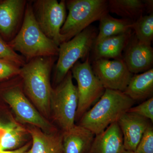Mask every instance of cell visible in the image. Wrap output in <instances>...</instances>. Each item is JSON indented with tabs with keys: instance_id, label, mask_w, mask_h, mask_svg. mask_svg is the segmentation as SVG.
I'll return each mask as SVG.
<instances>
[{
	"instance_id": "1",
	"label": "cell",
	"mask_w": 153,
	"mask_h": 153,
	"mask_svg": "<svg viewBox=\"0 0 153 153\" xmlns=\"http://www.w3.org/2000/svg\"><path fill=\"white\" fill-rule=\"evenodd\" d=\"M53 57H36L21 68L24 89L41 114H50V99L52 89L50 73Z\"/></svg>"
},
{
	"instance_id": "2",
	"label": "cell",
	"mask_w": 153,
	"mask_h": 153,
	"mask_svg": "<svg viewBox=\"0 0 153 153\" xmlns=\"http://www.w3.org/2000/svg\"><path fill=\"white\" fill-rule=\"evenodd\" d=\"M22 27L9 43L15 52H20L30 60L36 57H54L59 52V46L48 38L39 27L30 4H26Z\"/></svg>"
},
{
	"instance_id": "3",
	"label": "cell",
	"mask_w": 153,
	"mask_h": 153,
	"mask_svg": "<svg viewBox=\"0 0 153 153\" xmlns=\"http://www.w3.org/2000/svg\"><path fill=\"white\" fill-rule=\"evenodd\" d=\"M135 101L120 91L105 89L98 101L80 119L79 125L95 135L104 131L133 106Z\"/></svg>"
},
{
	"instance_id": "4",
	"label": "cell",
	"mask_w": 153,
	"mask_h": 153,
	"mask_svg": "<svg viewBox=\"0 0 153 153\" xmlns=\"http://www.w3.org/2000/svg\"><path fill=\"white\" fill-rule=\"evenodd\" d=\"M66 3L68 15L60 32L63 43L108 13V1L106 0H70Z\"/></svg>"
},
{
	"instance_id": "5",
	"label": "cell",
	"mask_w": 153,
	"mask_h": 153,
	"mask_svg": "<svg viewBox=\"0 0 153 153\" xmlns=\"http://www.w3.org/2000/svg\"><path fill=\"white\" fill-rule=\"evenodd\" d=\"M72 79L70 70L57 87L52 89L50 99V111L63 132L75 125L78 97Z\"/></svg>"
},
{
	"instance_id": "6",
	"label": "cell",
	"mask_w": 153,
	"mask_h": 153,
	"mask_svg": "<svg viewBox=\"0 0 153 153\" xmlns=\"http://www.w3.org/2000/svg\"><path fill=\"white\" fill-rule=\"evenodd\" d=\"M97 35L95 28L90 26L71 40L60 44L55 69L56 83L59 84L63 80L79 59L88 56Z\"/></svg>"
},
{
	"instance_id": "7",
	"label": "cell",
	"mask_w": 153,
	"mask_h": 153,
	"mask_svg": "<svg viewBox=\"0 0 153 153\" xmlns=\"http://www.w3.org/2000/svg\"><path fill=\"white\" fill-rule=\"evenodd\" d=\"M88 56L84 62H76L71 68L77 82L78 104L76 118H81L91 106L101 97L105 88L96 76Z\"/></svg>"
},
{
	"instance_id": "8",
	"label": "cell",
	"mask_w": 153,
	"mask_h": 153,
	"mask_svg": "<svg viewBox=\"0 0 153 153\" xmlns=\"http://www.w3.org/2000/svg\"><path fill=\"white\" fill-rule=\"evenodd\" d=\"M33 7L36 21L45 35L59 46L63 43L60 30L66 18V1L38 0Z\"/></svg>"
},
{
	"instance_id": "9",
	"label": "cell",
	"mask_w": 153,
	"mask_h": 153,
	"mask_svg": "<svg viewBox=\"0 0 153 153\" xmlns=\"http://www.w3.org/2000/svg\"><path fill=\"white\" fill-rule=\"evenodd\" d=\"M3 97L13 111L17 120L35 126L45 132L55 131L51 124L29 101L19 86L9 88Z\"/></svg>"
},
{
	"instance_id": "10",
	"label": "cell",
	"mask_w": 153,
	"mask_h": 153,
	"mask_svg": "<svg viewBox=\"0 0 153 153\" xmlns=\"http://www.w3.org/2000/svg\"><path fill=\"white\" fill-rule=\"evenodd\" d=\"M91 67L105 89L123 92L133 76L123 59H98Z\"/></svg>"
},
{
	"instance_id": "11",
	"label": "cell",
	"mask_w": 153,
	"mask_h": 153,
	"mask_svg": "<svg viewBox=\"0 0 153 153\" xmlns=\"http://www.w3.org/2000/svg\"><path fill=\"white\" fill-rule=\"evenodd\" d=\"M149 120L132 113L123 115L117 123L123 137L125 150L135 152L149 125Z\"/></svg>"
},
{
	"instance_id": "12",
	"label": "cell",
	"mask_w": 153,
	"mask_h": 153,
	"mask_svg": "<svg viewBox=\"0 0 153 153\" xmlns=\"http://www.w3.org/2000/svg\"><path fill=\"white\" fill-rule=\"evenodd\" d=\"M123 59L132 74H137L152 68L153 49L152 46L140 43L135 37L131 38L125 49Z\"/></svg>"
},
{
	"instance_id": "13",
	"label": "cell",
	"mask_w": 153,
	"mask_h": 153,
	"mask_svg": "<svg viewBox=\"0 0 153 153\" xmlns=\"http://www.w3.org/2000/svg\"><path fill=\"white\" fill-rule=\"evenodd\" d=\"M26 1L5 0L0 2V33L7 38L15 34L25 14Z\"/></svg>"
},
{
	"instance_id": "14",
	"label": "cell",
	"mask_w": 153,
	"mask_h": 153,
	"mask_svg": "<svg viewBox=\"0 0 153 153\" xmlns=\"http://www.w3.org/2000/svg\"><path fill=\"white\" fill-rule=\"evenodd\" d=\"M124 151L122 134L116 122L96 135L87 153H123Z\"/></svg>"
},
{
	"instance_id": "15",
	"label": "cell",
	"mask_w": 153,
	"mask_h": 153,
	"mask_svg": "<svg viewBox=\"0 0 153 153\" xmlns=\"http://www.w3.org/2000/svg\"><path fill=\"white\" fill-rule=\"evenodd\" d=\"M132 30L125 33L111 36L94 43V60L100 59H123V52L132 37Z\"/></svg>"
},
{
	"instance_id": "16",
	"label": "cell",
	"mask_w": 153,
	"mask_h": 153,
	"mask_svg": "<svg viewBox=\"0 0 153 153\" xmlns=\"http://www.w3.org/2000/svg\"><path fill=\"white\" fill-rule=\"evenodd\" d=\"M32 146L27 153H63V134L45 132L36 127L29 129Z\"/></svg>"
},
{
	"instance_id": "17",
	"label": "cell",
	"mask_w": 153,
	"mask_h": 153,
	"mask_svg": "<svg viewBox=\"0 0 153 153\" xmlns=\"http://www.w3.org/2000/svg\"><path fill=\"white\" fill-rule=\"evenodd\" d=\"M95 135L79 125L63 133V153H87Z\"/></svg>"
},
{
	"instance_id": "18",
	"label": "cell",
	"mask_w": 153,
	"mask_h": 153,
	"mask_svg": "<svg viewBox=\"0 0 153 153\" xmlns=\"http://www.w3.org/2000/svg\"><path fill=\"white\" fill-rule=\"evenodd\" d=\"M123 92L134 101L152 97L153 93V68L133 76Z\"/></svg>"
},
{
	"instance_id": "19",
	"label": "cell",
	"mask_w": 153,
	"mask_h": 153,
	"mask_svg": "<svg viewBox=\"0 0 153 153\" xmlns=\"http://www.w3.org/2000/svg\"><path fill=\"white\" fill-rule=\"evenodd\" d=\"M99 31L95 43L111 36L125 33L131 30L134 21L128 19H117L108 13L100 20Z\"/></svg>"
},
{
	"instance_id": "20",
	"label": "cell",
	"mask_w": 153,
	"mask_h": 153,
	"mask_svg": "<svg viewBox=\"0 0 153 153\" xmlns=\"http://www.w3.org/2000/svg\"><path fill=\"white\" fill-rule=\"evenodd\" d=\"M108 10L122 19L134 22L143 16L146 7L144 1L141 0H109Z\"/></svg>"
},
{
	"instance_id": "21",
	"label": "cell",
	"mask_w": 153,
	"mask_h": 153,
	"mask_svg": "<svg viewBox=\"0 0 153 153\" xmlns=\"http://www.w3.org/2000/svg\"><path fill=\"white\" fill-rule=\"evenodd\" d=\"M140 43L152 46L153 39V14L142 16L134 21L131 27Z\"/></svg>"
},
{
	"instance_id": "22",
	"label": "cell",
	"mask_w": 153,
	"mask_h": 153,
	"mask_svg": "<svg viewBox=\"0 0 153 153\" xmlns=\"http://www.w3.org/2000/svg\"><path fill=\"white\" fill-rule=\"evenodd\" d=\"M24 133L23 128L17 123L3 132L0 137V152L17 149L23 141Z\"/></svg>"
},
{
	"instance_id": "23",
	"label": "cell",
	"mask_w": 153,
	"mask_h": 153,
	"mask_svg": "<svg viewBox=\"0 0 153 153\" xmlns=\"http://www.w3.org/2000/svg\"><path fill=\"white\" fill-rule=\"evenodd\" d=\"M0 60H7L22 67L26 63L25 58L13 50L0 37Z\"/></svg>"
},
{
	"instance_id": "24",
	"label": "cell",
	"mask_w": 153,
	"mask_h": 153,
	"mask_svg": "<svg viewBox=\"0 0 153 153\" xmlns=\"http://www.w3.org/2000/svg\"><path fill=\"white\" fill-rule=\"evenodd\" d=\"M135 153H153V127L151 123L143 135Z\"/></svg>"
},
{
	"instance_id": "25",
	"label": "cell",
	"mask_w": 153,
	"mask_h": 153,
	"mask_svg": "<svg viewBox=\"0 0 153 153\" xmlns=\"http://www.w3.org/2000/svg\"><path fill=\"white\" fill-rule=\"evenodd\" d=\"M127 112L132 113L147 119L153 122V98L150 97L146 101L135 107H132Z\"/></svg>"
},
{
	"instance_id": "26",
	"label": "cell",
	"mask_w": 153,
	"mask_h": 153,
	"mask_svg": "<svg viewBox=\"0 0 153 153\" xmlns=\"http://www.w3.org/2000/svg\"><path fill=\"white\" fill-rule=\"evenodd\" d=\"M21 68L15 63L0 60V80L19 75Z\"/></svg>"
},
{
	"instance_id": "27",
	"label": "cell",
	"mask_w": 153,
	"mask_h": 153,
	"mask_svg": "<svg viewBox=\"0 0 153 153\" xmlns=\"http://www.w3.org/2000/svg\"><path fill=\"white\" fill-rule=\"evenodd\" d=\"M30 144L29 143L21 147L16 149L12 150L2 151L0 152V153H27V152L29 149Z\"/></svg>"
},
{
	"instance_id": "28",
	"label": "cell",
	"mask_w": 153,
	"mask_h": 153,
	"mask_svg": "<svg viewBox=\"0 0 153 153\" xmlns=\"http://www.w3.org/2000/svg\"><path fill=\"white\" fill-rule=\"evenodd\" d=\"M16 123L10 122L4 123L0 122V131H4L7 130L13 126Z\"/></svg>"
},
{
	"instance_id": "29",
	"label": "cell",
	"mask_w": 153,
	"mask_h": 153,
	"mask_svg": "<svg viewBox=\"0 0 153 153\" xmlns=\"http://www.w3.org/2000/svg\"><path fill=\"white\" fill-rule=\"evenodd\" d=\"M144 2L146 10H149L151 11V13H153V1L151 0H147V1H143Z\"/></svg>"
},
{
	"instance_id": "30",
	"label": "cell",
	"mask_w": 153,
	"mask_h": 153,
	"mask_svg": "<svg viewBox=\"0 0 153 153\" xmlns=\"http://www.w3.org/2000/svg\"><path fill=\"white\" fill-rule=\"evenodd\" d=\"M123 153H135V152H131V151H124L123 152Z\"/></svg>"
}]
</instances>
